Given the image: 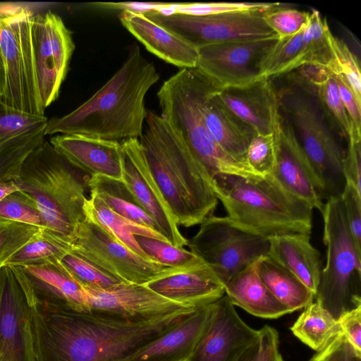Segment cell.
<instances>
[{
	"instance_id": "cell-1",
	"label": "cell",
	"mask_w": 361,
	"mask_h": 361,
	"mask_svg": "<svg viewBox=\"0 0 361 361\" xmlns=\"http://www.w3.org/2000/svg\"><path fill=\"white\" fill-rule=\"evenodd\" d=\"M25 286L36 361H118L200 308L133 318L47 306L38 302Z\"/></svg>"
},
{
	"instance_id": "cell-2",
	"label": "cell",
	"mask_w": 361,
	"mask_h": 361,
	"mask_svg": "<svg viewBox=\"0 0 361 361\" xmlns=\"http://www.w3.org/2000/svg\"><path fill=\"white\" fill-rule=\"evenodd\" d=\"M159 74L136 44L114 75L71 112L48 120L45 134H77L122 142L139 139L147 111L145 97Z\"/></svg>"
},
{
	"instance_id": "cell-3",
	"label": "cell",
	"mask_w": 361,
	"mask_h": 361,
	"mask_svg": "<svg viewBox=\"0 0 361 361\" xmlns=\"http://www.w3.org/2000/svg\"><path fill=\"white\" fill-rule=\"evenodd\" d=\"M138 140L149 172L177 224L194 226L213 214L219 200L206 171L159 114L147 111Z\"/></svg>"
},
{
	"instance_id": "cell-4",
	"label": "cell",
	"mask_w": 361,
	"mask_h": 361,
	"mask_svg": "<svg viewBox=\"0 0 361 361\" xmlns=\"http://www.w3.org/2000/svg\"><path fill=\"white\" fill-rule=\"evenodd\" d=\"M211 186L227 216L267 238L311 234L312 207L286 189L272 174L243 177L220 174Z\"/></svg>"
},
{
	"instance_id": "cell-5",
	"label": "cell",
	"mask_w": 361,
	"mask_h": 361,
	"mask_svg": "<svg viewBox=\"0 0 361 361\" xmlns=\"http://www.w3.org/2000/svg\"><path fill=\"white\" fill-rule=\"evenodd\" d=\"M87 177L44 140L24 162L16 182L36 203L44 230L64 240L85 218Z\"/></svg>"
},
{
	"instance_id": "cell-6",
	"label": "cell",
	"mask_w": 361,
	"mask_h": 361,
	"mask_svg": "<svg viewBox=\"0 0 361 361\" xmlns=\"http://www.w3.org/2000/svg\"><path fill=\"white\" fill-rule=\"evenodd\" d=\"M212 84L195 68L180 69L163 82L157 92L160 116L180 135L210 183L220 174L260 176L225 152L208 131L200 104Z\"/></svg>"
},
{
	"instance_id": "cell-7",
	"label": "cell",
	"mask_w": 361,
	"mask_h": 361,
	"mask_svg": "<svg viewBox=\"0 0 361 361\" xmlns=\"http://www.w3.org/2000/svg\"><path fill=\"white\" fill-rule=\"evenodd\" d=\"M321 213L326 263L314 298L338 320L361 307V252L349 230L341 196L328 199Z\"/></svg>"
},
{
	"instance_id": "cell-8",
	"label": "cell",
	"mask_w": 361,
	"mask_h": 361,
	"mask_svg": "<svg viewBox=\"0 0 361 361\" xmlns=\"http://www.w3.org/2000/svg\"><path fill=\"white\" fill-rule=\"evenodd\" d=\"M278 95L279 107L289 118L323 200L341 196L346 184L343 171L345 152L324 122L316 98L303 90H288Z\"/></svg>"
},
{
	"instance_id": "cell-9",
	"label": "cell",
	"mask_w": 361,
	"mask_h": 361,
	"mask_svg": "<svg viewBox=\"0 0 361 361\" xmlns=\"http://www.w3.org/2000/svg\"><path fill=\"white\" fill-rule=\"evenodd\" d=\"M188 247L202 259L225 286L240 271L267 256L269 238L214 214L206 218Z\"/></svg>"
},
{
	"instance_id": "cell-10",
	"label": "cell",
	"mask_w": 361,
	"mask_h": 361,
	"mask_svg": "<svg viewBox=\"0 0 361 361\" xmlns=\"http://www.w3.org/2000/svg\"><path fill=\"white\" fill-rule=\"evenodd\" d=\"M32 13L20 8L0 17V47L5 85L0 102L26 114L44 116L33 51Z\"/></svg>"
},
{
	"instance_id": "cell-11",
	"label": "cell",
	"mask_w": 361,
	"mask_h": 361,
	"mask_svg": "<svg viewBox=\"0 0 361 361\" xmlns=\"http://www.w3.org/2000/svg\"><path fill=\"white\" fill-rule=\"evenodd\" d=\"M61 240L68 251L125 283L143 285L166 268L130 250L86 214L73 234Z\"/></svg>"
},
{
	"instance_id": "cell-12",
	"label": "cell",
	"mask_w": 361,
	"mask_h": 361,
	"mask_svg": "<svg viewBox=\"0 0 361 361\" xmlns=\"http://www.w3.org/2000/svg\"><path fill=\"white\" fill-rule=\"evenodd\" d=\"M265 12H241L198 16L181 13H143L199 49L229 41L277 36L265 23Z\"/></svg>"
},
{
	"instance_id": "cell-13",
	"label": "cell",
	"mask_w": 361,
	"mask_h": 361,
	"mask_svg": "<svg viewBox=\"0 0 361 361\" xmlns=\"http://www.w3.org/2000/svg\"><path fill=\"white\" fill-rule=\"evenodd\" d=\"M31 32L39 94L45 109L59 96L75 44L62 19L51 11L32 16Z\"/></svg>"
},
{
	"instance_id": "cell-14",
	"label": "cell",
	"mask_w": 361,
	"mask_h": 361,
	"mask_svg": "<svg viewBox=\"0 0 361 361\" xmlns=\"http://www.w3.org/2000/svg\"><path fill=\"white\" fill-rule=\"evenodd\" d=\"M0 361H36L30 302L21 269L0 268Z\"/></svg>"
},
{
	"instance_id": "cell-15",
	"label": "cell",
	"mask_w": 361,
	"mask_h": 361,
	"mask_svg": "<svg viewBox=\"0 0 361 361\" xmlns=\"http://www.w3.org/2000/svg\"><path fill=\"white\" fill-rule=\"evenodd\" d=\"M278 36L229 41L198 49L195 69L219 88L241 87L259 79L258 63Z\"/></svg>"
},
{
	"instance_id": "cell-16",
	"label": "cell",
	"mask_w": 361,
	"mask_h": 361,
	"mask_svg": "<svg viewBox=\"0 0 361 361\" xmlns=\"http://www.w3.org/2000/svg\"><path fill=\"white\" fill-rule=\"evenodd\" d=\"M122 181L144 211L155 222L159 233L171 245L183 247L188 240L178 225L147 166L138 139L121 142Z\"/></svg>"
},
{
	"instance_id": "cell-17",
	"label": "cell",
	"mask_w": 361,
	"mask_h": 361,
	"mask_svg": "<svg viewBox=\"0 0 361 361\" xmlns=\"http://www.w3.org/2000/svg\"><path fill=\"white\" fill-rule=\"evenodd\" d=\"M274 177L289 192L320 212L324 200L310 161L290 123L280 112L275 128Z\"/></svg>"
},
{
	"instance_id": "cell-18",
	"label": "cell",
	"mask_w": 361,
	"mask_h": 361,
	"mask_svg": "<svg viewBox=\"0 0 361 361\" xmlns=\"http://www.w3.org/2000/svg\"><path fill=\"white\" fill-rule=\"evenodd\" d=\"M259 336L243 322L225 294L214 302L209 322L190 361H237Z\"/></svg>"
},
{
	"instance_id": "cell-19",
	"label": "cell",
	"mask_w": 361,
	"mask_h": 361,
	"mask_svg": "<svg viewBox=\"0 0 361 361\" xmlns=\"http://www.w3.org/2000/svg\"><path fill=\"white\" fill-rule=\"evenodd\" d=\"M48 118L0 102V182L14 180L27 157L44 140Z\"/></svg>"
},
{
	"instance_id": "cell-20",
	"label": "cell",
	"mask_w": 361,
	"mask_h": 361,
	"mask_svg": "<svg viewBox=\"0 0 361 361\" xmlns=\"http://www.w3.org/2000/svg\"><path fill=\"white\" fill-rule=\"evenodd\" d=\"M175 302L202 307L225 295V288L212 269L201 259L178 267H166L143 284Z\"/></svg>"
},
{
	"instance_id": "cell-21",
	"label": "cell",
	"mask_w": 361,
	"mask_h": 361,
	"mask_svg": "<svg viewBox=\"0 0 361 361\" xmlns=\"http://www.w3.org/2000/svg\"><path fill=\"white\" fill-rule=\"evenodd\" d=\"M81 287L89 310L128 317L148 318L180 310L198 308L166 298L145 285L122 282L106 289Z\"/></svg>"
},
{
	"instance_id": "cell-22",
	"label": "cell",
	"mask_w": 361,
	"mask_h": 361,
	"mask_svg": "<svg viewBox=\"0 0 361 361\" xmlns=\"http://www.w3.org/2000/svg\"><path fill=\"white\" fill-rule=\"evenodd\" d=\"M49 142L84 174L122 180L121 142L77 134H59L51 137Z\"/></svg>"
},
{
	"instance_id": "cell-23",
	"label": "cell",
	"mask_w": 361,
	"mask_h": 361,
	"mask_svg": "<svg viewBox=\"0 0 361 361\" xmlns=\"http://www.w3.org/2000/svg\"><path fill=\"white\" fill-rule=\"evenodd\" d=\"M214 307V302L200 307L180 323L118 361H178L191 358Z\"/></svg>"
},
{
	"instance_id": "cell-24",
	"label": "cell",
	"mask_w": 361,
	"mask_h": 361,
	"mask_svg": "<svg viewBox=\"0 0 361 361\" xmlns=\"http://www.w3.org/2000/svg\"><path fill=\"white\" fill-rule=\"evenodd\" d=\"M215 95L256 132L274 133L280 108L279 95L269 79L259 80L241 87L218 88Z\"/></svg>"
},
{
	"instance_id": "cell-25",
	"label": "cell",
	"mask_w": 361,
	"mask_h": 361,
	"mask_svg": "<svg viewBox=\"0 0 361 361\" xmlns=\"http://www.w3.org/2000/svg\"><path fill=\"white\" fill-rule=\"evenodd\" d=\"M121 24L146 49L167 63L182 68H195L198 49L142 13L123 11Z\"/></svg>"
},
{
	"instance_id": "cell-26",
	"label": "cell",
	"mask_w": 361,
	"mask_h": 361,
	"mask_svg": "<svg viewBox=\"0 0 361 361\" xmlns=\"http://www.w3.org/2000/svg\"><path fill=\"white\" fill-rule=\"evenodd\" d=\"M19 267L38 302L51 307L90 310L82 288L68 276L59 261Z\"/></svg>"
},
{
	"instance_id": "cell-27",
	"label": "cell",
	"mask_w": 361,
	"mask_h": 361,
	"mask_svg": "<svg viewBox=\"0 0 361 361\" xmlns=\"http://www.w3.org/2000/svg\"><path fill=\"white\" fill-rule=\"evenodd\" d=\"M218 88L212 84L204 94L200 104L202 117L210 135L221 147L235 160L249 166L247 150L255 130L217 99L215 92Z\"/></svg>"
},
{
	"instance_id": "cell-28",
	"label": "cell",
	"mask_w": 361,
	"mask_h": 361,
	"mask_svg": "<svg viewBox=\"0 0 361 361\" xmlns=\"http://www.w3.org/2000/svg\"><path fill=\"white\" fill-rule=\"evenodd\" d=\"M268 256L282 265L315 295L322 271L319 252L305 233L282 235L269 238Z\"/></svg>"
},
{
	"instance_id": "cell-29",
	"label": "cell",
	"mask_w": 361,
	"mask_h": 361,
	"mask_svg": "<svg viewBox=\"0 0 361 361\" xmlns=\"http://www.w3.org/2000/svg\"><path fill=\"white\" fill-rule=\"evenodd\" d=\"M225 294L233 305L256 317L275 319L291 312L272 295L260 279L255 269V262L229 281L225 286Z\"/></svg>"
},
{
	"instance_id": "cell-30",
	"label": "cell",
	"mask_w": 361,
	"mask_h": 361,
	"mask_svg": "<svg viewBox=\"0 0 361 361\" xmlns=\"http://www.w3.org/2000/svg\"><path fill=\"white\" fill-rule=\"evenodd\" d=\"M302 90L312 94L347 140H361L340 98L333 74L326 68L305 65L296 69Z\"/></svg>"
},
{
	"instance_id": "cell-31",
	"label": "cell",
	"mask_w": 361,
	"mask_h": 361,
	"mask_svg": "<svg viewBox=\"0 0 361 361\" xmlns=\"http://www.w3.org/2000/svg\"><path fill=\"white\" fill-rule=\"evenodd\" d=\"M255 269L272 295L291 312L305 308L313 302L314 293L269 256H264L255 262Z\"/></svg>"
},
{
	"instance_id": "cell-32",
	"label": "cell",
	"mask_w": 361,
	"mask_h": 361,
	"mask_svg": "<svg viewBox=\"0 0 361 361\" xmlns=\"http://www.w3.org/2000/svg\"><path fill=\"white\" fill-rule=\"evenodd\" d=\"M85 213L92 217L114 239L144 259L152 261L141 249L135 240V235H142L167 241L160 233L119 216L109 208L93 192H90V197L85 200Z\"/></svg>"
},
{
	"instance_id": "cell-33",
	"label": "cell",
	"mask_w": 361,
	"mask_h": 361,
	"mask_svg": "<svg viewBox=\"0 0 361 361\" xmlns=\"http://www.w3.org/2000/svg\"><path fill=\"white\" fill-rule=\"evenodd\" d=\"M87 184L90 192L96 193L113 212L128 221L159 233L155 222L122 180L103 176H87Z\"/></svg>"
},
{
	"instance_id": "cell-34",
	"label": "cell",
	"mask_w": 361,
	"mask_h": 361,
	"mask_svg": "<svg viewBox=\"0 0 361 361\" xmlns=\"http://www.w3.org/2000/svg\"><path fill=\"white\" fill-rule=\"evenodd\" d=\"M290 330L302 343L317 352L342 333L338 320L317 302L305 308Z\"/></svg>"
},
{
	"instance_id": "cell-35",
	"label": "cell",
	"mask_w": 361,
	"mask_h": 361,
	"mask_svg": "<svg viewBox=\"0 0 361 361\" xmlns=\"http://www.w3.org/2000/svg\"><path fill=\"white\" fill-rule=\"evenodd\" d=\"M305 26L293 35L279 38L262 55L258 63L259 80L269 79L295 70L302 51Z\"/></svg>"
},
{
	"instance_id": "cell-36",
	"label": "cell",
	"mask_w": 361,
	"mask_h": 361,
	"mask_svg": "<svg viewBox=\"0 0 361 361\" xmlns=\"http://www.w3.org/2000/svg\"><path fill=\"white\" fill-rule=\"evenodd\" d=\"M329 25L317 10L310 11L305 27L303 44L295 70L305 65L327 68L331 62V54L327 40ZM294 70V71H295Z\"/></svg>"
},
{
	"instance_id": "cell-37",
	"label": "cell",
	"mask_w": 361,
	"mask_h": 361,
	"mask_svg": "<svg viewBox=\"0 0 361 361\" xmlns=\"http://www.w3.org/2000/svg\"><path fill=\"white\" fill-rule=\"evenodd\" d=\"M68 251L60 239L44 229H40L9 258L6 264L27 266L56 262Z\"/></svg>"
},
{
	"instance_id": "cell-38",
	"label": "cell",
	"mask_w": 361,
	"mask_h": 361,
	"mask_svg": "<svg viewBox=\"0 0 361 361\" xmlns=\"http://www.w3.org/2000/svg\"><path fill=\"white\" fill-rule=\"evenodd\" d=\"M327 40L331 54V62L326 69L347 84L358 105L361 106V73L359 61L347 44L334 36L330 29L327 32Z\"/></svg>"
},
{
	"instance_id": "cell-39",
	"label": "cell",
	"mask_w": 361,
	"mask_h": 361,
	"mask_svg": "<svg viewBox=\"0 0 361 361\" xmlns=\"http://www.w3.org/2000/svg\"><path fill=\"white\" fill-rule=\"evenodd\" d=\"M58 261L68 276L82 286L106 289L123 282L70 251Z\"/></svg>"
},
{
	"instance_id": "cell-40",
	"label": "cell",
	"mask_w": 361,
	"mask_h": 361,
	"mask_svg": "<svg viewBox=\"0 0 361 361\" xmlns=\"http://www.w3.org/2000/svg\"><path fill=\"white\" fill-rule=\"evenodd\" d=\"M278 3L261 2H212V3H164L159 11L162 13H181L206 16L241 12H266Z\"/></svg>"
},
{
	"instance_id": "cell-41",
	"label": "cell",
	"mask_w": 361,
	"mask_h": 361,
	"mask_svg": "<svg viewBox=\"0 0 361 361\" xmlns=\"http://www.w3.org/2000/svg\"><path fill=\"white\" fill-rule=\"evenodd\" d=\"M134 237L151 260L166 267H178L200 259L190 250L176 247L166 240L142 235Z\"/></svg>"
},
{
	"instance_id": "cell-42",
	"label": "cell",
	"mask_w": 361,
	"mask_h": 361,
	"mask_svg": "<svg viewBox=\"0 0 361 361\" xmlns=\"http://www.w3.org/2000/svg\"><path fill=\"white\" fill-rule=\"evenodd\" d=\"M0 219L45 229L46 224L35 201L21 190L0 201Z\"/></svg>"
},
{
	"instance_id": "cell-43",
	"label": "cell",
	"mask_w": 361,
	"mask_h": 361,
	"mask_svg": "<svg viewBox=\"0 0 361 361\" xmlns=\"http://www.w3.org/2000/svg\"><path fill=\"white\" fill-rule=\"evenodd\" d=\"M310 17V11H300L279 3L263 14L265 23L279 38L300 32L307 24Z\"/></svg>"
},
{
	"instance_id": "cell-44",
	"label": "cell",
	"mask_w": 361,
	"mask_h": 361,
	"mask_svg": "<svg viewBox=\"0 0 361 361\" xmlns=\"http://www.w3.org/2000/svg\"><path fill=\"white\" fill-rule=\"evenodd\" d=\"M274 134L255 131L247 150V165L260 176L272 173L275 162Z\"/></svg>"
},
{
	"instance_id": "cell-45",
	"label": "cell",
	"mask_w": 361,
	"mask_h": 361,
	"mask_svg": "<svg viewBox=\"0 0 361 361\" xmlns=\"http://www.w3.org/2000/svg\"><path fill=\"white\" fill-rule=\"evenodd\" d=\"M40 229L0 219V268Z\"/></svg>"
},
{
	"instance_id": "cell-46",
	"label": "cell",
	"mask_w": 361,
	"mask_h": 361,
	"mask_svg": "<svg viewBox=\"0 0 361 361\" xmlns=\"http://www.w3.org/2000/svg\"><path fill=\"white\" fill-rule=\"evenodd\" d=\"M347 221L357 249L361 252V193L350 183H346L341 195Z\"/></svg>"
},
{
	"instance_id": "cell-47",
	"label": "cell",
	"mask_w": 361,
	"mask_h": 361,
	"mask_svg": "<svg viewBox=\"0 0 361 361\" xmlns=\"http://www.w3.org/2000/svg\"><path fill=\"white\" fill-rule=\"evenodd\" d=\"M310 361H361V351L356 350L345 336L341 333Z\"/></svg>"
},
{
	"instance_id": "cell-48",
	"label": "cell",
	"mask_w": 361,
	"mask_h": 361,
	"mask_svg": "<svg viewBox=\"0 0 361 361\" xmlns=\"http://www.w3.org/2000/svg\"><path fill=\"white\" fill-rule=\"evenodd\" d=\"M343 171L346 183H351L361 193V140H348Z\"/></svg>"
},
{
	"instance_id": "cell-49",
	"label": "cell",
	"mask_w": 361,
	"mask_h": 361,
	"mask_svg": "<svg viewBox=\"0 0 361 361\" xmlns=\"http://www.w3.org/2000/svg\"><path fill=\"white\" fill-rule=\"evenodd\" d=\"M259 331V352L257 361H283L279 350V334L276 330L265 325Z\"/></svg>"
},
{
	"instance_id": "cell-50",
	"label": "cell",
	"mask_w": 361,
	"mask_h": 361,
	"mask_svg": "<svg viewBox=\"0 0 361 361\" xmlns=\"http://www.w3.org/2000/svg\"><path fill=\"white\" fill-rule=\"evenodd\" d=\"M338 322L347 339L361 351V307L345 313Z\"/></svg>"
},
{
	"instance_id": "cell-51",
	"label": "cell",
	"mask_w": 361,
	"mask_h": 361,
	"mask_svg": "<svg viewBox=\"0 0 361 361\" xmlns=\"http://www.w3.org/2000/svg\"><path fill=\"white\" fill-rule=\"evenodd\" d=\"M340 98L357 132L361 133V106L347 84L339 77L334 75Z\"/></svg>"
},
{
	"instance_id": "cell-52",
	"label": "cell",
	"mask_w": 361,
	"mask_h": 361,
	"mask_svg": "<svg viewBox=\"0 0 361 361\" xmlns=\"http://www.w3.org/2000/svg\"><path fill=\"white\" fill-rule=\"evenodd\" d=\"M259 352V338L248 347L237 361H257Z\"/></svg>"
},
{
	"instance_id": "cell-53",
	"label": "cell",
	"mask_w": 361,
	"mask_h": 361,
	"mask_svg": "<svg viewBox=\"0 0 361 361\" xmlns=\"http://www.w3.org/2000/svg\"><path fill=\"white\" fill-rule=\"evenodd\" d=\"M18 190H20V188L14 180L0 182V201Z\"/></svg>"
},
{
	"instance_id": "cell-54",
	"label": "cell",
	"mask_w": 361,
	"mask_h": 361,
	"mask_svg": "<svg viewBox=\"0 0 361 361\" xmlns=\"http://www.w3.org/2000/svg\"><path fill=\"white\" fill-rule=\"evenodd\" d=\"M5 66L4 58L1 52V49L0 47V98L3 94L4 88L5 85Z\"/></svg>"
},
{
	"instance_id": "cell-55",
	"label": "cell",
	"mask_w": 361,
	"mask_h": 361,
	"mask_svg": "<svg viewBox=\"0 0 361 361\" xmlns=\"http://www.w3.org/2000/svg\"><path fill=\"white\" fill-rule=\"evenodd\" d=\"M178 361H190V358H185V359H183V360H178Z\"/></svg>"
}]
</instances>
